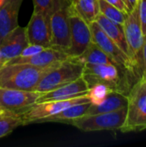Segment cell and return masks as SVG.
<instances>
[{"instance_id": "cell-1", "label": "cell", "mask_w": 146, "mask_h": 147, "mask_svg": "<svg viewBox=\"0 0 146 147\" xmlns=\"http://www.w3.org/2000/svg\"><path fill=\"white\" fill-rule=\"evenodd\" d=\"M83 77L89 87L96 83L108 85L113 90L127 95L132 88V78L129 71L120 68L114 64L108 65H84Z\"/></svg>"}, {"instance_id": "cell-2", "label": "cell", "mask_w": 146, "mask_h": 147, "mask_svg": "<svg viewBox=\"0 0 146 147\" xmlns=\"http://www.w3.org/2000/svg\"><path fill=\"white\" fill-rule=\"evenodd\" d=\"M53 66L39 67L28 64H5L0 67V87L34 90L41 78Z\"/></svg>"}, {"instance_id": "cell-3", "label": "cell", "mask_w": 146, "mask_h": 147, "mask_svg": "<svg viewBox=\"0 0 146 147\" xmlns=\"http://www.w3.org/2000/svg\"><path fill=\"white\" fill-rule=\"evenodd\" d=\"M127 96L126 115L122 133L141 132L146 130V84L145 78L137 80Z\"/></svg>"}, {"instance_id": "cell-4", "label": "cell", "mask_w": 146, "mask_h": 147, "mask_svg": "<svg viewBox=\"0 0 146 147\" xmlns=\"http://www.w3.org/2000/svg\"><path fill=\"white\" fill-rule=\"evenodd\" d=\"M123 28L127 44L128 56L133 63L138 78H141L143 77L142 50L144 45V34L139 16L138 3L126 15Z\"/></svg>"}, {"instance_id": "cell-5", "label": "cell", "mask_w": 146, "mask_h": 147, "mask_svg": "<svg viewBox=\"0 0 146 147\" xmlns=\"http://www.w3.org/2000/svg\"><path fill=\"white\" fill-rule=\"evenodd\" d=\"M83 69L84 65L70 58L46 72L34 88V91L44 93L71 83L83 76Z\"/></svg>"}, {"instance_id": "cell-6", "label": "cell", "mask_w": 146, "mask_h": 147, "mask_svg": "<svg viewBox=\"0 0 146 147\" xmlns=\"http://www.w3.org/2000/svg\"><path fill=\"white\" fill-rule=\"evenodd\" d=\"M126 115V107L115 111L85 115L70 124L83 132H96L103 130H120L123 126Z\"/></svg>"}, {"instance_id": "cell-7", "label": "cell", "mask_w": 146, "mask_h": 147, "mask_svg": "<svg viewBox=\"0 0 146 147\" xmlns=\"http://www.w3.org/2000/svg\"><path fill=\"white\" fill-rule=\"evenodd\" d=\"M84 102H90L87 95L68 100L36 102L35 104L26 109L24 112L21 113L20 118L23 121L24 125L31 122H41L43 120L56 114H59L68 107Z\"/></svg>"}, {"instance_id": "cell-8", "label": "cell", "mask_w": 146, "mask_h": 147, "mask_svg": "<svg viewBox=\"0 0 146 147\" xmlns=\"http://www.w3.org/2000/svg\"><path fill=\"white\" fill-rule=\"evenodd\" d=\"M68 16L71 31V45L65 53L70 58L80 56L92 42L89 24L77 14L71 3L68 6Z\"/></svg>"}, {"instance_id": "cell-9", "label": "cell", "mask_w": 146, "mask_h": 147, "mask_svg": "<svg viewBox=\"0 0 146 147\" xmlns=\"http://www.w3.org/2000/svg\"><path fill=\"white\" fill-rule=\"evenodd\" d=\"M89 28L91 31L92 42L108 54L118 66L129 71L134 78H138L129 57L106 34L97 22H93L89 23Z\"/></svg>"}, {"instance_id": "cell-10", "label": "cell", "mask_w": 146, "mask_h": 147, "mask_svg": "<svg viewBox=\"0 0 146 147\" xmlns=\"http://www.w3.org/2000/svg\"><path fill=\"white\" fill-rule=\"evenodd\" d=\"M69 3L65 1L50 16L52 47L66 52L71 45V31L68 16Z\"/></svg>"}, {"instance_id": "cell-11", "label": "cell", "mask_w": 146, "mask_h": 147, "mask_svg": "<svg viewBox=\"0 0 146 147\" xmlns=\"http://www.w3.org/2000/svg\"><path fill=\"white\" fill-rule=\"evenodd\" d=\"M41 93L34 90H23L0 87V105L21 114L37 102Z\"/></svg>"}, {"instance_id": "cell-12", "label": "cell", "mask_w": 146, "mask_h": 147, "mask_svg": "<svg viewBox=\"0 0 146 147\" xmlns=\"http://www.w3.org/2000/svg\"><path fill=\"white\" fill-rule=\"evenodd\" d=\"M25 30L28 44L42 46L46 48L52 47L50 18L33 12Z\"/></svg>"}, {"instance_id": "cell-13", "label": "cell", "mask_w": 146, "mask_h": 147, "mask_svg": "<svg viewBox=\"0 0 146 147\" xmlns=\"http://www.w3.org/2000/svg\"><path fill=\"white\" fill-rule=\"evenodd\" d=\"M28 45L25 28L17 26L0 41V63L2 66L12 59L20 56Z\"/></svg>"}, {"instance_id": "cell-14", "label": "cell", "mask_w": 146, "mask_h": 147, "mask_svg": "<svg viewBox=\"0 0 146 147\" xmlns=\"http://www.w3.org/2000/svg\"><path fill=\"white\" fill-rule=\"evenodd\" d=\"M88 90L89 85L84 78L82 76L71 83L59 86L50 91L41 93L40 96L37 100V102L71 99L86 95Z\"/></svg>"}, {"instance_id": "cell-15", "label": "cell", "mask_w": 146, "mask_h": 147, "mask_svg": "<svg viewBox=\"0 0 146 147\" xmlns=\"http://www.w3.org/2000/svg\"><path fill=\"white\" fill-rule=\"evenodd\" d=\"M68 59H70V57L65 52L52 47H48L33 56H18L8 61L6 64H28L39 67H47L57 65Z\"/></svg>"}, {"instance_id": "cell-16", "label": "cell", "mask_w": 146, "mask_h": 147, "mask_svg": "<svg viewBox=\"0 0 146 147\" xmlns=\"http://www.w3.org/2000/svg\"><path fill=\"white\" fill-rule=\"evenodd\" d=\"M23 0H5L0 7V41L18 25V14Z\"/></svg>"}, {"instance_id": "cell-17", "label": "cell", "mask_w": 146, "mask_h": 147, "mask_svg": "<svg viewBox=\"0 0 146 147\" xmlns=\"http://www.w3.org/2000/svg\"><path fill=\"white\" fill-rule=\"evenodd\" d=\"M95 22H97V24L101 27V28L121 49V51H123L128 56V49H127V44L125 37L123 25L113 22L112 21L106 18L101 13L97 15Z\"/></svg>"}, {"instance_id": "cell-18", "label": "cell", "mask_w": 146, "mask_h": 147, "mask_svg": "<svg viewBox=\"0 0 146 147\" xmlns=\"http://www.w3.org/2000/svg\"><path fill=\"white\" fill-rule=\"evenodd\" d=\"M127 105V96L118 92L111 91L105 100L99 105H91L86 115H95L100 113H108L118 110Z\"/></svg>"}, {"instance_id": "cell-19", "label": "cell", "mask_w": 146, "mask_h": 147, "mask_svg": "<svg viewBox=\"0 0 146 147\" xmlns=\"http://www.w3.org/2000/svg\"><path fill=\"white\" fill-rule=\"evenodd\" d=\"M72 59L80 62L83 65H86V64H90V65L114 64L116 65L108 54H106L99 47H97L93 42L89 44L87 49L80 56L77 58H72Z\"/></svg>"}, {"instance_id": "cell-20", "label": "cell", "mask_w": 146, "mask_h": 147, "mask_svg": "<svg viewBox=\"0 0 146 147\" xmlns=\"http://www.w3.org/2000/svg\"><path fill=\"white\" fill-rule=\"evenodd\" d=\"M91 102H84V103H79L75 104L71 107L66 108L63 111L59 112V114H56L52 116H50L45 120H43L41 122L45 121H50V122H68L71 123L72 121L85 115L88 109L91 106Z\"/></svg>"}, {"instance_id": "cell-21", "label": "cell", "mask_w": 146, "mask_h": 147, "mask_svg": "<svg viewBox=\"0 0 146 147\" xmlns=\"http://www.w3.org/2000/svg\"><path fill=\"white\" fill-rule=\"evenodd\" d=\"M71 5L77 14L89 24L95 22L100 13L99 0H75Z\"/></svg>"}, {"instance_id": "cell-22", "label": "cell", "mask_w": 146, "mask_h": 147, "mask_svg": "<svg viewBox=\"0 0 146 147\" xmlns=\"http://www.w3.org/2000/svg\"><path fill=\"white\" fill-rule=\"evenodd\" d=\"M99 9L100 13L108 20L117 24L124 25L127 14L110 4L106 0H99Z\"/></svg>"}, {"instance_id": "cell-23", "label": "cell", "mask_w": 146, "mask_h": 147, "mask_svg": "<svg viewBox=\"0 0 146 147\" xmlns=\"http://www.w3.org/2000/svg\"><path fill=\"white\" fill-rule=\"evenodd\" d=\"M111 91L114 90H113L108 85L102 83H96L89 87L86 95L92 105H99L105 100Z\"/></svg>"}, {"instance_id": "cell-24", "label": "cell", "mask_w": 146, "mask_h": 147, "mask_svg": "<svg viewBox=\"0 0 146 147\" xmlns=\"http://www.w3.org/2000/svg\"><path fill=\"white\" fill-rule=\"evenodd\" d=\"M65 1V0H33L34 12L50 18L51 15L58 9Z\"/></svg>"}, {"instance_id": "cell-25", "label": "cell", "mask_w": 146, "mask_h": 147, "mask_svg": "<svg viewBox=\"0 0 146 147\" xmlns=\"http://www.w3.org/2000/svg\"><path fill=\"white\" fill-rule=\"evenodd\" d=\"M24 125L20 116L0 119V139L12 133L16 127Z\"/></svg>"}, {"instance_id": "cell-26", "label": "cell", "mask_w": 146, "mask_h": 147, "mask_svg": "<svg viewBox=\"0 0 146 147\" xmlns=\"http://www.w3.org/2000/svg\"><path fill=\"white\" fill-rule=\"evenodd\" d=\"M139 16L144 36L146 34V0H139Z\"/></svg>"}, {"instance_id": "cell-27", "label": "cell", "mask_w": 146, "mask_h": 147, "mask_svg": "<svg viewBox=\"0 0 146 147\" xmlns=\"http://www.w3.org/2000/svg\"><path fill=\"white\" fill-rule=\"evenodd\" d=\"M106 1L126 14H128L133 9L130 5L128 0H106Z\"/></svg>"}, {"instance_id": "cell-28", "label": "cell", "mask_w": 146, "mask_h": 147, "mask_svg": "<svg viewBox=\"0 0 146 147\" xmlns=\"http://www.w3.org/2000/svg\"><path fill=\"white\" fill-rule=\"evenodd\" d=\"M46 47H42V46H38V45H30L28 44L22 52L21 53V57H29V56H33L40 52H41L42 50H44Z\"/></svg>"}, {"instance_id": "cell-29", "label": "cell", "mask_w": 146, "mask_h": 147, "mask_svg": "<svg viewBox=\"0 0 146 147\" xmlns=\"http://www.w3.org/2000/svg\"><path fill=\"white\" fill-rule=\"evenodd\" d=\"M15 116H20V114L9 110L4 107H3L2 105H0V119L6 118V117H15Z\"/></svg>"}, {"instance_id": "cell-30", "label": "cell", "mask_w": 146, "mask_h": 147, "mask_svg": "<svg viewBox=\"0 0 146 147\" xmlns=\"http://www.w3.org/2000/svg\"><path fill=\"white\" fill-rule=\"evenodd\" d=\"M142 56H143V77L146 78V34L144 36V45L142 50Z\"/></svg>"}, {"instance_id": "cell-31", "label": "cell", "mask_w": 146, "mask_h": 147, "mask_svg": "<svg viewBox=\"0 0 146 147\" xmlns=\"http://www.w3.org/2000/svg\"><path fill=\"white\" fill-rule=\"evenodd\" d=\"M128 2H129V3H130V5L132 6V8H133L137 3H138V2H139V0H128Z\"/></svg>"}, {"instance_id": "cell-32", "label": "cell", "mask_w": 146, "mask_h": 147, "mask_svg": "<svg viewBox=\"0 0 146 147\" xmlns=\"http://www.w3.org/2000/svg\"><path fill=\"white\" fill-rule=\"evenodd\" d=\"M4 2H5V0H0V7L3 5V3Z\"/></svg>"}, {"instance_id": "cell-33", "label": "cell", "mask_w": 146, "mask_h": 147, "mask_svg": "<svg viewBox=\"0 0 146 147\" xmlns=\"http://www.w3.org/2000/svg\"><path fill=\"white\" fill-rule=\"evenodd\" d=\"M65 1H67V2H68L69 3H73V2H74L75 0H65Z\"/></svg>"}, {"instance_id": "cell-34", "label": "cell", "mask_w": 146, "mask_h": 147, "mask_svg": "<svg viewBox=\"0 0 146 147\" xmlns=\"http://www.w3.org/2000/svg\"><path fill=\"white\" fill-rule=\"evenodd\" d=\"M0 67H2V65H1V64H0Z\"/></svg>"}, {"instance_id": "cell-35", "label": "cell", "mask_w": 146, "mask_h": 147, "mask_svg": "<svg viewBox=\"0 0 146 147\" xmlns=\"http://www.w3.org/2000/svg\"><path fill=\"white\" fill-rule=\"evenodd\" d=\"M145 84H146V78H145Z\"/></svg>"}, {"instance_id": "cell-36", "label": "cell", "mask_w": 146, "mask_h": 147, "mask_svg": "<svg viewBox=\"0 0 146 147\" xmlns=\"http://www.w3.org/2000/svg\"><path fill=\"white\" fill-rule=\"evenodd\" d=\"M0 64H1V63H0Z\"/></svg>"}]
</instances>
